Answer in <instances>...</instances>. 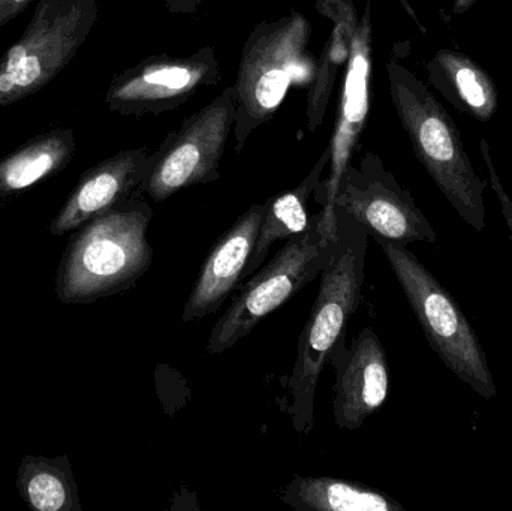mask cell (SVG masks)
<instances>
[{
  "label": "cell",
  "instance_id": "cell-20",
  "mask_svg": "<svg viewBox=\"0 0 512 511\" xmlns=\"http://www.w3.org/2000/svg\"><path fill=\"white\" fill-rule=\"evenodd\" d=\"M17 491L35 511H81L78 485L68 456H26L17 471Z\"/></svg>",
  "mask_w": 512,
  "mask_h": 511
},
{
  "label": "cell",
  "instance_id": "cell-12",
  "mask_svg": "<svg viewBox=\"0 0 512 511\" xmlns=\"http://www.w3.org/2000/svg\"><path fill=\"white\" fill-rule=\"evenodd\" d=\"M155 161L149 147L122 150L87 170L51 221L50 233L65 236L135 195Z\"/></svg>",
  "mask_w": 512,
  "mask_h": 511
},
{
  "label": "cell",
  "instance_id": "cell-6",
  "mask_svg": "<svg viewBox=\"0 0 512 511\" xmlns=\"http://www.w3.org/2000/svg\"><path fill=\"white\" fill-rule=\"evenodd\" d=\"M334 234L336 219L327 218L321 210L310 230L286 240L270 263L237 287L239 294L210 333L207 351L221 354L230 350L271 312L321 276L330 260Z\"/></svg>",
  "mask_w": 512,
  "mask_h": 511
},
{
  "label": "cell",
  "instance_id": "cell-8",
  "mask_svg": "<svg viewBox=\"0 0 512 511\" xmlns=\"http://www.w3.org/2000/svg\"><path fill=\"white\" fill-rule=\"evenodd\" d=\"M234 122L236 95L231 84L165 137L135 194L161 203L183 189L216 182Z\"/></svg>",
  "mask_w": 512,
  "mask_h": 511
},
{
  "label": "cell",
  "instance_id": "cell-9",
  "mask_svg": "<svg viewBox=\"0 0 512 511\" xmlns=\"http://www.w3.org/2000/svg\"><path fill=\"white\" fill-rule=\"evenodd\" d=\"M345 210L373 239L406 246L412 242L435 243L430 224L411 192L384 167L375 153H367L358 167L346 165L330 207Z\"/></svg>",
  "mask_w": 512,
  "mask_h": 511
},
{
  "label": "cell",
  "instance_id": "cell-15",
  "mask_svg": "<svg viewBox=\"0 0 512 511\" xmlns=\"http://www.w3.org/2000/svg\"><path fill=\"white\" fill-rule=\"evenodd\" d=\"M429 83L463 113L490 122L499 107L495 81L477 62L456 50H439L427 63Z\"/></svg>",
  "mask_w": 512,
  "mask_h": 511
},
{
  "label": "cell",
  "instance_id": "cell-5",
  "mask_svg": "<svg viewBox=\"0 0 512 511\" xmlns=\"http://www.w3.org/2000/svg\"><path fill=\"white\" fill-rule=\"evenodd\" d=\"M376 242L436 356L481 398H495L496 384L486 351L456 299L406 246L384 239Z\"/></svg>",
  "mask_w": 512,
  "mask_h": 511
},
{
  "label": "cell",
  "instance_id": "cell-22",
  "mask_svg": "<svg viewBox=\"0 0 512 511\" xmlns=\"http://www.w3.org/2000/svg\"><path fill=\"white\" fill-rule=\"evenodd\" d=\"M35 0H0V27L20 15Z\"/></svg>",
  "mask_w": 512,
  "mask_h": 511
},
{
  "label": "cell",
  "instance_id": "cell-3",
  "mask_svg": "<svg viewBox=\"0 0 512 511\" xmlns=\"http://www.w3.org/2000/svg\"><path fill=\"white\" fill-rule=\"evenodd\" d=\"M385 68L391 101L415 156L460 218L481 233L487 183L475 173L456 122L411 69L396 59Z\"/></svg>",
  "mask_w": 512,
  "mask_h": 511
},
{
  "label": "cell",
  "instance_id": "cell-24",
  "mask_svg": "<svg viewBox=\"0 0 512 511\" xmlns=\"http://www.w3.org/2000/svg\"><path fill=\"white\" fill-rule=\"evenodd\" d=\"M477 2L478 0H454V14H465V12H468Z\"/></svg>",
  "mask_w": 512,
  "mask_h": 511
},
{
  "label": "cell",
  "instance_id": "cell-16",
  "mask_svg": "<svg viewBox=\"0 0 512 511\" xmlns=\"http://www.w3.org/2000/svg\"><path fill=\"white\" fill-rule=\"evenodd\" d=\"M328 161L330 152L327 149L297 188L265 201L264 218L259 227L254 254L245 270V279L254 275L264 264L273 243L277 240L291 239L310 230L316 215H309V200L322 180V173L328 167Z\"/></svg>",
  "mask_w": 512,
  "mask_h": 511
},
{
  "label": "cell",
  "instance_id": "cell-10",
  "mask_svg": "<svg viewBox=\"0 0 512 511\" xmlns=\"http://www.w3.org/2000/svg\"><path fill=\"white\" fill-rule=\"evenodd\" d=\"M221 80V62L212 47L186 57L162 54L117 74L105 93V104L122 116H159Z\"/></svg>",
  "mask_w": 512,
  "mask_h": 511
},
{
  "label": "cell",
  "instance_id": "cell-25",
  "mask_svg": "<svg viewBox=\"0 0 512 511\" xmlns=\"http://www.w3.org/2000/svg\"><path fill=\"white\" fill-rule=\"evenodd\" d=\"M403 3H405V0H403Z\"/></svg>",
  "mask_w": 512,
  "mask_h": 511
},
{
  "label": "cell",
  "instance_id": "cell-11",
  "mask_svg": "<svg viewBox=\"0 0 512 511\" xmlns=\"http://www.w3.org/2000/svg\"><path fill=\"white\" fill-rule=\"evenodd\" d=\"M328 365L336 372L333 416L340 429L357 431L385 404L390 392V369L384 345L372 327L346 345L333 348Z\"/></svg>",
  "mask_w": 512,
  "mask_h": 511
},
{
  "label": "cell",
  "instance_id": "cell-2",
  "mask_svg": "<svg viewBox=\"0 0 512 511\" xmlns=\"http://www.w3.org/2000/svg\"><path fill=\"white\" fill-rule=\"evenodd\" d=\"M152 218V206L135 194L81 225L57 269V299L89 305L134 287L152 266Z\"/></svg>",
  "mask_w": 512,
  "mask_h": 511
},
{
  "label": "cell",
  "instance_id": "cell-4",
  "mask_svg": "<svg viewBox=\"0 0 512 511\" xmlns=\"http://www.w3.org/2000/svg\"><path fill=\"white\" fill-rule=\"evenodd\" d=\"M310 21L291 12L276 21L256 24L243 45L237 80L234 140L245 149L252 134L270 122L292 86L312 87L318 59L310 54Z\"/></svg>",
  "mask_w": 512,
  "mask_h": 511
},
{
  "label": "cell",
  "instance_id": "cell-17",
  "mask_svg": "<svg viewBox=\"0 0 512 511\" xmlns=\"http://www.w3.org/2000/svg\"><path fill=\"white\" fill-rule=\"evenodd\" d=\"M77 149L74 131L54 129L0 159V197L20 194L62 171Z\"/></svg>",
  "mask_w": 512,
  "mask_h": 511
},
{
  "label": "cell",
  "instance_id": "cell-1",
  "mask_svg": "<svg viewBox=\"0 0 512 511\" xmlns=\"http://www.w3.org/2000/svg\"><path fill=\"white\" fill-rule=\"evenodd\" d=\"M336 219L330 260L321 273L318 296L298 339L297 360L288 381L292 428L307 435L315 423L319 377L331 351L345 339L346 323L361 303L369 233L351 215L333 207Z\"/></svg>",
  "mask_w": 512,
  "mask_h": 511
},
{
  "label": "cell",
  "instance_id": "cell-7",
  "mask_svg": "<svg viewBox=\"0 0 512 511\" xmlns=\"http://www.w3.org/2000/svg\"><path fill=\"white\" fill-rule=\"evenodd\" d=\"M98 18V0H38L26 30L0 59V108L47 86L74 59Z\"/></svg>",
  "mask_w": 512,
  "mask_h": 511
},
{
  "label": "cell",
  "instance_id": "cell-18",
  "mask_svg": "<svg viewBox=\"0 0 512 511\" xmlns=\"http://www.w3.org/2000/svg\"><path fill=\"white\" fill-rule=\"evenodd\" d=\"M280 500L300 511H403L394 498L351 480L295 476Z\"/></svg>",
  "mask_w": 512,
  "mask_h": 511
},
{
  "label": "cell",
  "instance_id": "cell-21",
  "mask_svg": "<svg viewBox=\"0 0 512 511\" xmlns=\"http://www.w3.org/2000/svg\"><path fill=\"white\" fill-rule=\"evenodd\" d=\"M481 156H483L484 164H486L487 171H489L490 186L495 191L498 197L499 204H501L502 215H504L505 222H507L508 230H510V239L512 242V198L505 189L504 182L499 176L498 168L493 162L492 147L489 141L483 138L480 143Z\"/></svg>",
  "mask_w": 512,
  "mask_h": 511
},
{
  "label": "cell",
  "instance_id": "cell-13",
  "mask_svg": "<svg viewBox=\"0 0 512 511\" xmlns=\"http://www.w3.org/2000/svg\"><path fill=\"white\" fill-rule=\"evenodd\" d=\"M372 69V23L370 6L366 14L355 24L351 36V50L346 63L345 86L340 99V119L333 140L328 144L330 161L328 177L319 182L313 192V198L322 209H328L333 201L340 176L349 164L355 141L366 125L369 111V80Z\"/></svg>",
  "mask_w": 512,
  "mask_h": 511
},
{
  "label": "cell",
  "instance_id": "cell-23",
  "mask_svg": "<svg viewBox=\"0 0 512 511\" xmlns=\"http://www.w3.org/2000/svg\"><path fill=\"white\" fill-rule=\"evenodd\" d=\"M203 0H164L167 5L168 11L173 14H194L200 8Z\"/></svg>",
  "mask_w": 512,
  "mask_h": 511
},
{
  "label": "cell",
  "instance_id": "cell-19",
  "mask_svg": "<svg viewBox=\"0 0 512 511\" xmlns=\"http://www.w3.org/2000/svg\"><path fill=\"white\" fill-rule=\"evenodd\" d=\"M319 12L334 26L316 65L315 80L307 99V129L315 131L324 122L325 110L340 69L348 63L351 36L358 23L354 0H318Z\"/></svg>",
  "mask_w": 512,
  "mask_h": 511
},
{
  "label": "cell",
  "instance_id": "cell-14",
  "mask_svg": "<svg viewBox=\"0 0 512 511\" xmlns=\"http://www.w3.org/2000/svg\"><path fill=\"white\" fill-rule=\"evenodd\" d=\"M264 210V204L249 207L213 246L185 303L183 323L200 321L215 314L245 279Z\"/></svg>",
  "mask_w": 512,
  "mask_h": 511
}]
</instances>
